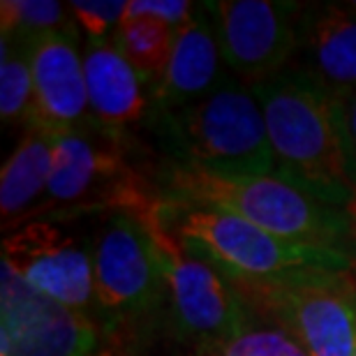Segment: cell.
Returning <instances> with one entry per match:
<instances>
[{
  "label": "cell",
  "mask_w": 356,
  "mask_h": 356,
  "mask_svg": "<svg viewBox=\"0 0 356 356\" xmlns=\"http://www.w3.org/2000/svg\"><path fill=\"white\" fill-rule=\"evenodd\" d=\"M216 28L222 60L254 83L280 74L298 49L301 10L273 0H218L204 3Z\"/></svg>",
  "instance_id": "ba28073f"
},
{
  "label": "cell",
  "mask_w": 356,
  "mask_h": 356,
  "mask_svg": "<svg viewBox=\"0 0 356 356\" xmlns=\"http://www.w3.org/2000/svg\"><path fill=\"white\" fill-rule=\"evenodd\" d=\"M298 49L308 65L303 74L331 97L356 90V3L322 5L301 17Z\"/></svg>",
  "instance_id": "4fadbf2b"
},
{
  "label": "cell",
  "mask_w": 356,
  "mask_h": 356,
  "mask_svg": "<svg viewBox=\"0 0 356 356\" xmlns=\"http://www.w3.org/2000/svg\"><path fill=\"white\" fill-rule=\"evenodd\" d=\"M167 197L176 206L232 213L301 243L340 248L352 229L343 209L305 195L280 176H225L181 165L167 176Z\"/></svg>",
  "instance_id": "7a4b0ae2"
},
{
  "label": "cell",
  "mask_w": 356,
  "mask_h": 356,
  "mask_svg": "<svg viewBox=\"0 0 356 356\" xmlns=\"http://www.w3.org/2000/svg\"><path fill=\"white\" fill-rule=\"evenodd\" d=\"M204 356H308L282 329H248L241 336L216 343Z\"/></svg>",
  "instance_id": "ffe728a7"
},
{
  "label": "cell",
  "mask_w": 356,
  "mask_h": 356,
  "mask_svg": "<svg viewBox=\"0 0 356 356\" xmlns=\"http://www.w3.org/2000/svg\"><path fill=\"white\" fill-rule=\"evenodd\" d=\"M70 7L56 0H3V35L7 38H33L40 33H70L74 35V24L67 21Z\"/></svg>",
  "instance_id": "d6986e66"
},
{
  "label": "cell",
  "mask_w": 356,
  "mask_h": 356,
  "mask_svg": "<svg viewBox=\"0 0 356 356\" xmlns=\"http://www.w3.org/2000/svg\"><path fill=\"white\" fill-rule=\"evenodd\" d=\"M252 92L266 120L275 176L336 209L354 206L356 190L329 92L303 72H280L254 83Z\"/></svg>",
  "instance_id": "6da1fadb"
},
{
  "label": "cell",
  "mask_w": 356,
  "mask_h": 356,
  "mask_svg": "<svg viewBox=\"0 0 356 356\" xmlns=\"http://www.w3.org/2000/svg\"><path fill=\"white\" fill-rule=\"evenodd\" d=\"M95 340L81 310L42 294L0 264V356H88Z\"/></svg>",
  "instance_id": "9c48e42d"
},
{
  "label": "cell",
  "mask_w": 356,
  "mask_h": 356,
  "mask_svg": "<svg viewBox=\"0 0 356 356\" xmlns=\"http://www.w3.org/2000/svg\"><path fill=\"white\" fill-rule=\"evenodd\" d=\"M21 42L31 58L35 86L28 123L33 130L51 137L76 130V123L90 106L86 72L74 35L40 33Z\"/></svg>",
  "instance_id": "7c38bea8"
},
{
  "label": "cell",
  "mask_w": 356,
  "mask_h": 356,
  "mask_svg": "<svg viewBox=\"0 0 356 356\" xmlns=\"http://www.w3.org/2000/svg\"><path fill=\"white\" fill-rule=\"evenodd\" d=\"M192 3L188 0H132L127 5V14H148L165 21L172 28H181L192 17Z\"/></svg>",
  "instance_id": "603a6c76"
},
{
  "label": "cell",
  "mask_w": 356,
  "mask_h": 356,
  "mask_svg": "<svg viewBox=\"0 0 356 356\" xmlns=\"http://www.w3.org/2000/svg\"><path fill=\"white\" fill-rule=\"evenodd\" d=\"M3 264L42 294L86 308L95 296L92 252L51 220H31L3 238Z\"/></svg>",
  "instance_id": "30bf717a"
},
{
  "label": "cell",
  "mask_w": 356,
  "mask_h": 356,
  "mask_svg": "<svg viewBox=\"0 0 356 356\" xmlns=\"http://www.w3.org/2000/svg\"><path fill=\"white\" fill-rule=\"evenodd\" d=\"M185 165L225 176H275L266 120L250 90L222 86L172 111Z\"/></svg>",
  "instance_id": "277c9868"
},
{
  "label": "cell",
  "mask_w": 356,
  "mask_h": 356,
  "mask_svg": "<svg viewBox=\"0 0 356 356\" xmlns=\"http://www.w3.org/2000/svg\"><path fill=\"white\" fill-rule=\"evenodd\" d=\"M125 0H72L67 3L70 12L76 19L79 28L88 33L90 40H109V33L123 24L125 14H127Z\"/></svg>",
  "instance_id": "44dd1931"
},
{
  "label": "cell",
  "mask_w": 356,
  "mask_h": 356,
  "mask_svg": "<svg viewBox=\"0 0 356 356\" xmlns=\"http://www.w3.org/2000/svg\"><path fill=\"white\" fill-rule=\"evenodd\" d=\"M90 113L106 130L127 127L146 113V76L130 65L113 40H88L83 51Z\"/></svg>",
  "instance_id": "5bb4252c"
},
{
  "label": "cell",
  "mask_w": 356,
  "mask_h": 356,
  "mask_svg": "<svg viewBox=\"0 0 356 356\" xmlns=\"http://www.w3.org/2000/svg\"><path fill=\"white\" fill-rule=\"evenodd\" d=\"M54 158L56 137L38 130L28 134L7 158L0 174V218L5 232L31 222L33 213L44 202Z\"/></svg>",
  "instance_id": "2e32d148"
},
{
  "label": "cell",
  "mask_w": 356,
  "mask_h": 356,
  "mask_svg": "<svg viewBox=\"0 0 356 356\" xmlns=\"http://www.w3.org/2000/svg\"><path fill=\"white\" fill-rule=\"evenodd\" d=\"M176 238L185 250L216 266L227 280H275L303 270L347 273L352 257L343 248L301 243L254 227L232 213L178 206Z\"/></svg>",
  "instance_id": "3957f363"
},
{
  "label": "cell",
  "mask_w": 356,
  "mask_h": 356,
  "mask_svg": "<svg viewBox=\"0 0 356 356\" xmlns=\"http://www.w3.org/2000/svg\"><path fill=\"white\" fill-rule=\"evenodd\" d=\"M333 113H336V125L343 141L347 174L356 190V90L333 97Z\"/></svg>",
  "instance_id": "7402d4cb"
},
{
  "label": "cell",
  "mask_w": 356,
  "mask_h": 356,
  "mask_svg": "<svg viewBox=\"0 0 356 356\" xmlns=\"http://www.w3.org/2000/svg\"><path fill=\"white\" fill-rule=\"evenodd\" d=\"M153 206L141 178L127 167L116 148L72 130L56 137L47 197L33 218H65L92 211H116L120 216L141 218Z\"/></svg>",
  "instance_id": "8992f818"
},
{
  "label": "cell",
  "mask_w": 356,
  "mask_h": 356,
  "mask_svg": "<svg viewBox=\"0 0 356 356\" xmlns=\"http://www.w3.org/2000/svg\"><path fill=\"white\" fill-rule=\"evenodd\" d=\"M352 356H356V347H354V354H352Z\"/></svg>",
  "instance_id": "cb8c5ba5"
},
{
  "label": "cell",
  "mask_w": 356,
  "mask_h": 356,
  "mask_svg": "<svg viewBox=\"0 0 356 356\" xmlns=\"http://www.w3.org/2000/svg\"><path fill=\"white\" fill-rule=\"evenodd\" d=\"M139 220L153 241L155 259L172 296L178 324L213 343H225L248 331L241 294L216 266L185 250L181 241L169 234L162 206L155 204Z\"/></svg>",
  "instance_id": "52a82bcc"
},
{
  "label": "cell",
  "mask_w": 356,
  "mask_h": 356,
  "mask_svg": "<svg viewBox=\"0 0 356 356\" xmlns=\"http://www.w3.org/2000/svg\"><path fill=\"white\" fill-rule=\"evenodd\" d=\"M111 40L139 74L160 83L172 58L176 28L148 14H125Z\"/></svg>",
  "instance_id": "e0dca14e"
},
{
  "label": "cell",
  "mask_w": 356,
  "mask_h": 356,
  "mask_svg": "<svg viewBox=\"0 0 356 356\" xmlns=\"http://www.w3.org/2000/svg\"><path fill=\"white\" fill-rule=\"evenodd\" d=\"M33 70L28 58L26 44H12V40L3 35L0 49V116L5 123H17L19 118H28L33 106Z\"/></svg>",
  "instance_id": "ac0fdd59"
},
{
  "label": "cell",
  "mask_w": 356,
  "mask_h": 356,
  "mask_svg": "<svg viewBox=\"0 0 356 356\" xmlns=\"http://www.w3.org/2000/svg\"><path fill=\"white\" fill-rule=\"evenodd\" d=\"M95 298L109 312H137L158 296L162 273L153 241L134 216H116L92 250Z\"/></svg>",
  "instance_id": "8fae6325"
},
{
  "label": "cell",
  "mask_w": 356,
  "mask_h": 356,
  "mask_svg": "<svg viewBox=\"0 0 356 356\" xmlns=\"http://www.w3.org/2000/svg\"><path fill=\"white\" fill-rule=\"evenodd\" d=\"M232 287L282 324L308 356L354 354L356 291L347 273L303 270L275 280H234Z\"/></svg>",
  "instance_id": "5b68a950"
},
{
  "label": "cell",
  "mask_w": 356,
  "mask_h": 356,
  "mask_svg": "<svg viewBox=\"0 0 356 356\" xmlns=\"http://www.w3.org/2000/svg\"><path fill=\"white\" fill-rule=\"evenodd\" d=\"M220 58L222 51L209 12L195 10L176 31L172 58L155 90L158 102L176 111L213 92L220 74Z\"/></svg>",
  "instance_id": "9a60e30c"
}]
</instances>
